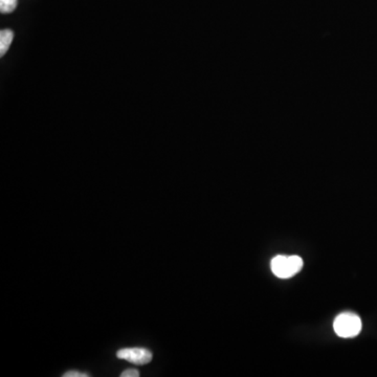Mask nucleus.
<instances>
[{
	"label": "nucleus",
	"mask_w": 377,
	"mask_h": 377,
	"mask_svg": "<svg viewBox=\"0 0 377 377\" xmlns=\"http://www.w3.org/2000/svg\"><path fill=\"white\" fill-rule=\"evenodd\" d=\"M273 275L281 279H289L297 275L303 267V260L299 256H277L271 260Z\"/></svg>",
	"instance_id": "f257e3e1"
},
{
	"label": "nucleus",
	"mask_w": 377,
	"mask_h": 377,
	"mask_svg": "<svg viewBox=\"0 0 377 377\" xmlns=\"http://www.w3.org/2000/svg\"><path fill=\"white\" fill-rule=\"evenodd\" d=\"M333 328L339 337L351 339L360 335L362 331V321L355 313H342L335 319Z\"/></svg>",
	"instance_id": "f03ea898"
},
{
	"label": "nucleus",
	"mask_w": 377,
	"mask_h": 377,
	"mask_svg": "<svg viewBox=\"0 0 377 377\" xmlns=\"http://www.w3.org/2000/svg\"><path fill=\"white\" fill-rule=\"evenodd\" d=\"M120 360L136 365H146L152 360V353L146 348H124L117 352Z\"/></svg>",
	"instance_id": "7ed1b4c3"
},
{
	"label": "nucleus",
	"mask_w": 377,
	"mask_h": 377,
	"mask_svg": "<svg viewBox=\"0 0 377 377\" xmlns=\"http://www.w3.org/2000/svg\"><path fill=\"white\" fill-rule=\"evenodd\" d=\"M14 39V33L11 29H3L0 33V56L3 57L7 53Z\"/></svg>",
	"instance_id": "20e7f679"
},
{
	"label": "nucleus",
	"mask_w": 377,
	"mask_h": 377,
	"mask_svg": "<svg viewBox=\"0 0 377 377\" xmlns=\"http://www.w3.org/2000/svg\"><path fill=\"white\" fill-rule=\"evenodd\" d=\"M17 7V0H0V11L3 14L14 12Z\"/></svg>",
	"instance_id": "39448f33"
},
{
	"label": "nucleus",
	"mask_w": 377,
	"mask_h": 377,
	"mask_svg": "<svg viewBox=\"0 0 377 377\" xmlns=\"http://www.w3.org/2000/svg\"><path fill=\"white\" fill-rule=\"evenodd\" d=\"M121 377H140V372L136 369H128L121 373Z\"/></svg>",
	"instance_id": "423d86ee"
},
{
	"label": "nucleus",
	"mask_w": 377,
	"mask_h": 377,
	"mask_svg": "<svg viewBox=\"0 0 377 377\" xmlns=\"http://www.w3.org/2000/svg\"><path fill=\"white\" fill-rule=\"evenodd\" d=\"M64 377H88L89 374H87V373H81L78 372V371H69V372L65 373L64 375H63Z\"/></svg>",
	"instance_id": "0eeeda50"
}]
</instances>
